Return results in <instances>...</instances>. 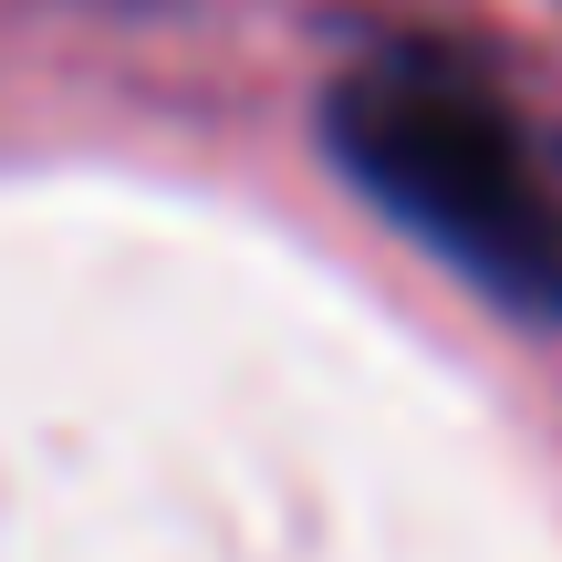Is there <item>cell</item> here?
I'll return each mask as SVG.
<instances>
[{"mask_svg":"<svg viewBox=\"0 0 562 562\" xmlns=\"http://www.w3.org/2000/svg\"><path fill=\"white\" fill-rule=\"evenodd\" d=\"M323 146L385 220L490 281L510 313H562V167L490 83L406 53L355 63L323 94Z\"/></svg>","mask_w":562,"mask_h":562,"instance_id":"cell-1","label":"cell"}]
</instances>
